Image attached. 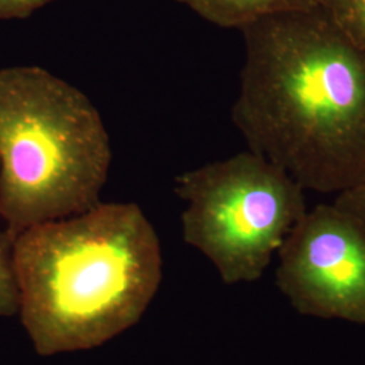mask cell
I'll list each match as a JSON object with an SVG mask.
<instances>
[{
  "mask_svg": "<svg viewBox=\"0 0 365 365\" xmlns=\"http://www.w3.org/2000/svg\"><path fill=\"white\" fill-rule=\"evenodd\" d=\"M210 24L223 29H241L272 14L307 10L315 0H176Z\"/></svg>",
  "mask_w": 365,
  "mask_h": 365,
  "instance_id": "8992f818",
  "label": "cell"
},
{
  "mask_svg": "<svg viewBox=\"0 0 365 365\" xmlns=\"http://www.w3.org/2000/svg\"><path fill=\"white\" fill-rule=\"evenodd\" d=\"M175 182L187 205L184 241L227 286L260 280L307 211L299 182L249 149L182 172Z\"/></svg>",
  "mask_w": 365,
  "mask_h": 365,
  "instance_id": "277c9868",
  "label": "cell"
},
{
  "mask_svg": "<svg viewBox=\"0 0 365 365\" xmlns=\"http://www.w3.org/2000/svg\"><path fill=\"white\" fill-rule=\"evenodd\" d=\"M13 247V237L7 232H0V317H11L19 313Z\"/></svg>",
  "mask_w": 365,
  "mask_h": 365,
  "instance_id": "ba28073f",
  "label": "cell"
},
{
  "mask_svg": "<svg viewBox=\"0 0 365 365\" xmlns=\"http://www.w3.org/2000/svg\"><path fill=\"white\" fill-rule=\"evenodd\" d=\"M276 257V287L297 313L365 325V229L351 214L307 209Z\"/></svg>",
  "mask_w": 365,
  "mask_h": 365,
  "instance_id": "5b68a950",
  "label": "cell"
},
{
  "mask_svg": "<svg viewBox=\"0 0 365 365\" xmlns=\"http://www.w3.org/2000/svg\"><path fill=\"white\" fill-rule=\"evenodd\" d=\"M19 314L41 356L88 351L134 327L163 274L156 230L135 203H99L14 238Z\"/></svg>",
  "mask_w": 365,
  "mask_h": 365,
  "instance_id": "7a4b0ae2",
  "label": "cell"
},
{
  "mask_svg": "<svg viewBox=\"0 0 365 365\" xmlns=\"http://www.w3.org/2000/svg\"><path fill=\"white\" fill-rule=\"evenodd\" d=\"M315 6L365 51V0H315Z\"/></svg>",
  "mask_w": 365,
  "mask_h": 365,
  "instance_id": "52a82bcc",
  "label": "cell"
},
{
  "mask_svg": "<svg viewBox=\"0 0 365 365\" xmlns=\"http://www.w3.org/2000/svg\"><path fill=\"white\" fill-rule=\"evenodd\" d=\"M57 0H0V21L25 19Z\"/></svg>",
  "mask_w": 365,
  "mask_h": 365,
  "instance_id": "30bf717a",
  "label": "cell"
},
{
  "mask_svg": "<svg viewBox=\"0 0 365 365\" xmlns=\"http://www.w3.org/2000/svg\"><path fill=\"white\" fill-rule=\"evenodd\" d=\"M111 158L84 92L39 66L0 69V217L13 238L102 203Z\"/></svg>",
  "mask_w": 365,
  "mask_h": 365,
  "instance_id": "3957f363",
  "label": "cell"
},
{
  "mask_svg": "<svg viewBox=\"0 0 365 365\" xmlns=\"http://www.w3.org/2000/svg\"><path fill=\"white\" fill-rule=\"evenodd\" d=\"M333 203L351 214L365 229V180L351 190L339 194L334 197Z\"/></svg>",
  "mask_w": 365,
  "mask_h": 365,
  "instance_id": "9c48e42d",
  "label": "cell"
},
{
  "mask_svg": "<svg viewBox=\"0 0 365 365\" xmlns=\"http://www.w3.org/2000/svg\"><path fill=\"white\" fill-rule=\"evenodd\" d=\"M245 58L232 120L249 150L304 191L365 180V51L317 6L241 27Z\"/></svg>",
  "mask_w": 365,
  "mask_h": 365,
  "instance_id": "6da1fadb",
  "label": "cell"
}]
</instances>
